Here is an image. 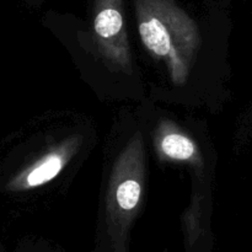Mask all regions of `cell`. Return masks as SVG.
Instances as JSON below:
<instances>
[{
	"label": "cell",
	"mask_w": 252,
	"mask_h": 252,
	"mask_svg": "<svg viewBox=\"0 0 252 252\" xmlns=\"http://www.w3.org/2000/svg\"><path fill=\"white\" fill-rule=\"evenodd\" d=\"M138 30L145 48L166 62L172 81L182 85L198 52L197 24L174 0H134Z\"/></svg>",
	"instance_id": "obj_1"
},
{
	"label": "cell",
	"mask_w": 252,
	"mask_h": 252,
	"mask_svg": "<svg viewBox=\"0 0 252 252\" xmlns=\"http://www.w3.org/2000/svg\"><path fill=\"white\" fill-rule=\"evenodd\" d=\"M94 32L103 56L123 70H129L130 56L122 0H96Z\"/></svg>",
	"instance_id": "obj_2"
},
{
	"label": "cell",
	"mask_w": 252,
	"mask_h": 252,
	"mask_svg": "<svg viewBox=\"0 0 252 252\" xmlns=\"http://www.w3.org/2000/svg\"><path fill=\"white\" fill-rule=\"evenodd\" d=\"M64 159L58 153H52L34 165L25 176L26 187H38L53 180L62 171Z\"/></svg>",
	"instance_id": "obj_3"
},
{
	"label": "cell",
	"mask_w": 252,
	"mask_h": 252,
	"mask_svg": "<svg viewBox=\"0 0 252 252\" xmlns=\"http://www.w3.org/2000/svg\"><path fill=\"white\" fill-rule=\"evenodd\" d=\"M160 149L165 157L179 161H189L194 159L196 145L189 137L180 133H167L160 142Z\"/></svg>",
	"instance_id": "obj_4"
},
{
	"label": "cell",
	"mask_w": 252,
	"mask_h": 252,
	"mask_svg": "<svg viewBox=\"0 0 252 252\" xmlns=\"http://www.w3.org/2000/svg\"><path fill=\"white\" fill-rule=\"evenodd\" d=\"M142 196V186L135 179H125L115 191L116 204L122 212H132L138 207Z\"/></svg>",
	"instance_id": "obj_5"
}]
</instances>
